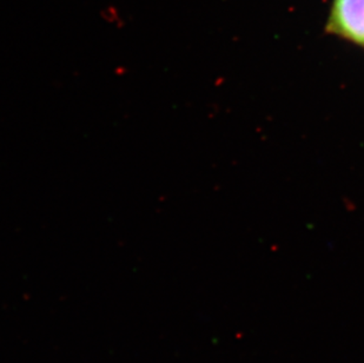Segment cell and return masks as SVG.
<instances>
[{"label":"cell","instance_id":"obj_1","mask_svg":"<svg viewBox=\"0 0 364 363\" xmlns=\"http://www.w3.org/2000/svg\"><path fill=\"white\" fill-rule=\"evenodd\" d=\"M324 33L364 51V0H331Z\"/></svg>","mask_w":364,"mask_h":363}]
</instances>
